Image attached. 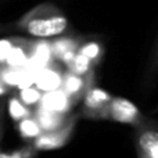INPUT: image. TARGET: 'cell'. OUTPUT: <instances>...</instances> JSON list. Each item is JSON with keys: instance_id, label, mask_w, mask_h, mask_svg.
Segmentation results:
<instances>
[{"instance_id": "cell-1", "label": "cell", "mask_w": 158, "mask_h": 158, "mask_svg": "<svg viewBox=\"0 0 158 158\" xmlns=\"http://www.w3.org/2000/svg\"><path fill=\"white\" fill-rule=\"evenodd\" d=\"M13 29L38 40L57 39L68 35L69 19L61 8L52 3H40L13 22Z\"/></svg>"}, {"instance_id": "cell-2", "label": "cell", "mask_w": 158, "mask_h": 158, "mask_svg": "<svg viewBox=\"0 0 158 158\" xmlns=\"http://www.w3.org/2000/svg\"><path fill=\"white\" fill-rule=\"evenodd\" d=\"M86 119L112 121V122L132 125L135 128L136 125L142 123L146 118L140 112L139 107L132 103L131 100L123 97H112L111 101L106 107H103L101 110L90 114Z\"/></svg>"}, {"instance_id": "cell-3", "label": "cell", "mask_w": 158, "mask_h": 158, "mask_svg": "<svg viewBox=\"0 0 158 158\" xmlns=\"http://www.w3.org/2000/svg\"><path fill=\"white\" fill-rule=\"evenodd\" d=\"M137 158H158V131L154 121L144 119L133 128Z\"/></svg>"}, {"instance_id": "cell-4", "label": "cell", "mask_w": 158, "mask_h": 158, "mask_svg": "<svg viewBox=\"0 0 158 158\" xmlns=\"http://www.w3.org/2000/svg\"><path fill=\"white\" fill-rule=\"evenodd\" d=\"M79 115L77 118L71 121L68 125H65L64 128L57 129L53 132H43L40 136H38L33 142L29 143V146L35 151H46V150H57L61 148L69 142L72 133L75 131Z\"/></svg>"}, {"instance_id": "cell-5", "label": "cell", "mask_w": 158, "mask_h": 158, "mask_svg": "<svg viewBox=\"0 0 158 158\" xmlns=\"http://www.w3.org/2000/svg\"><path fill=\"white\" fill-rule=\"evenodd\" d=\"M93 83H94V75L81 78L71 74L69 71H67L63 72V81H61L60 89L65 93L71 106L74 107L83 100L85 94L93 87Z\"/></svg>"}, {"instance_id": "cell-6", "label": "cell", "mask_w": 158, "mask_h": 158, "mask_svg": "<svg viewBox=\"0 0 158 158\" xmlns=\"http://www.w3.org/2000/svg\"><path fill=\"white\" fill-rule=\"evenodd\" d=\"M33 117L38 121L39 126L42 129V133H43V132H53V131L64 128L74 118H77L78 114H60V112L52 111V110L39 104L33 110Z\"/></svg>"}, {"instance_id": "cell-7", "label": "cell", "mask_w": 158, "mask_h": 158, "mask_svg": "<svg viewBox=\"0 0 158 158\" xmlns=\"http://www.w3.org/2000/svg\"><path fill=\"white\" fill-rule=\"evenodd\" d=\"M32 75L28 68H14L6 64H0V82L4 83L7 87H29L28 83H32Z\"/></svg>"}, {"instance_id": "cell-8", "label": "cell", "mask_w": 158, "mask_h": 158, "mask_svg": "<svg viewBox=\"0 0 158 158\" xmlns=\"http://www.w3.org/2000/svg\"><path fill=\"white\" fill-rule=\"evenodd\" d=\"M33 40L22 38H14V46L8 58L6 60V65L14 67V68H27L31 60Z\"/></svg>"}, {"instance_id": "cell-9", "label": "cell", "mask_w": 158, "mask_h": 158, "mask_svg": "<svg viewBox=\"0 0 158 158\" xmlns=\"http://www.w3.org/2000/svg\"><path fill=\"white\" fill-rule=\"evenodd\" d=\"M111 98H112V96L110 93H107L106 90L93 86L85 94L83 100H82L83 101V106H82V110L78 115L82 118H87L90 114H93V112L101 110L103 107H106L111 101Z\"/></svg>"}, {"instance_id": "cell-10", "label": "cell", "mask_w": 158, "mask_h": 158, "mask_svg": "<svg viewBox=\"0 0 158 158\" xmlns=\"http://www.w3.org/2000/svg\"><path fill=\"white\" fill-rule=\"evenodd\" d=\"M61 81H63V72L54 64L42 69L38 74V77L33 79V82L36 83V89L40 93L42 92L49 93L58 90L61 87Z\"/></svg>"}, {"instance_id": "cell-11", "label": "cell", "mask_w": 158, "mask_h": 158, "mask_svg": "<svg viewBox=\"0 0 158 158\" xmlns=\"http://www.w3.org/2000/svg\"><path fill=\"white\" fill-rule=\"evenodd\" d=\"M82 43V38L72 35H64L61 38L53 39L50 42V50L54 61H60L63 57L72 53H78V49Z\"/></svg>"}, {"instance_id": "cell-12", "label": "cell", "mask_w": 158, "mask_h": 158, "mask_svg": "<svg viewBox=\"0 0 158 158\" xmlns=\"http://www.w3.org/2000/svg\"><path fill=\"white\" fill-rule=\"evenodd\" d=\"M78 53L81 56H83L90 63V65L93 67V69H94L103 63L104 46L101 42L96 40V39H87V40L82 39V43L78 49Z\"/></svg>"}, {"instance_id": "cell-13", "label": "cell", "mask_w": 158, "mask_h": 158, "mask_svg": "<svg viewBox=\"0 0 158 158\" xmlns=\"http://www.w3.org/2000/svg\"><path fill=\"white\" fill-rule=\"evenodd\" d=\"M40 106L46 107V108L52 110V111L60 112V114H69V110L72 108L68 97L61 89L42 94Z\"/></svg>"}, {"instance_id": "cell-14", "label": "cell", "mask_w": 158, "mask_h": 158, "mask_svg": "<svg viewBox=\"0 0 158 158\" xmlns=\"http://www.w3.org/2000/svg\"><path fill=\"white\" fill-rule=\"evenodd\" d=\"M156 36V40L153 43V49H151L150 53V61L147 63V69H146V74H144V89H153L154 85H156V77H157V67H158V42H157Z\"/></svg>"}, {"instance_id": "cell-15", "label": "cell", "mask_w": 158, "mask_h": 158, "mask_svg": "<svg viewBox=\"0 0 158 158\" xmlns=\"http://www.w3.org/2000/svg\"><path fill=\"white\" fill-rule=\"evenodd\" d=\"M18 132H19V135H21V137L29 140V142H33L36 137L42 135V129H40L38 121L35 119L33 115L19 121L18 122Z\"/></svg>"}, {"instance_id": "cell-16", "label": "cell", "mask_w": 158, "mask_h": 158, "mask_svg": "<svg viewBox=\"0 0 158 158\" xmlns=\"http://www.w3.org/2000/svg\"><path fill=\"white\" fill-rule=\"evenodd\" d=\"M67 68H68V71L71 72V74L77 75V77H81V78H86V77H90V75H94V69L90 65V63L83 56L79 54V53H77V56L74 57V60L71 61V64H69Z\"/></svg>"}, {"instance_id": "cell-17", "label": "cell", "mask_w": 158, "mask_h": 158, "mask_svg": "<svg viewBox=\"0 0 158 158\" xmlns=\"http://www.w3.org/2000/svg\"><path fill=\"white\" fill-rule=\"evenodd\" d=\"M8 112H10V117L15 122H19L24 118L33 115V110L27 107L25 104H22L17 96H13V97L8 98Z\"/></svg>"}, {"instance_id": "cell-18", "label": "cell", "mask_w": 158, "mask_h": 158, "mask_svg": "<svg viewBox=\"0 0 158 158\" xmlns=\"http://www.w3.org/2000/svg\"><path fill=\"white\" fill-rule=\"evenodd\" d=\"M42 94H43V93H40L36 87L29 86V87H25V89H21V92L18 93L17 97L19 98V101H21L22 104H25L27 107L35 110L36 107L40 104Z\"/></svg>"}, {"instance_id": "cell-19", "label": "cell", "mask_w": 158, "mask_h": 158, "mask_svg": "<svg viewBox=\"0 0 158 158\" xmlns=\"http://www.w3.org/2000/svg\"><path fill=\"white\" fill-rule=\"evenodd\" d=\"M36 154V151L31 147L29 144L27 147H22L21 150H17L14 153H0V158H33Z\"/></svg>"}, {"instance_id": "cell-20", "label": "cell", "mask_w": 158, "mask_h": 158, "mask_svg": "<svg viewBox=\"0 0 158 158\" xmlns=\"http://www.w3.org/2000/svg\"><path fill=\"white\" fill-rule=\"evenodd\" d=\"M14 46V38L0 39V64H4Z\"/></svg>"}, {"instance_id": "cell-21", "label": "cell", "mask_w": 158, "mask_h": 158, "mask_svg": "<svg viewBox=\"0 0 158 158\" xmlns=\"http://www.w3.org/2000/svg\"><path fill=\"white\" fill-rule=\"evenodd\" d=\"M10 90H11L10 87H7L4 83H2V82H0V97H2V96L8 94V93H10Z\"/></svg>"}, {"instance_id": "cell-22", "label": "cell", "mask_w": 158, "mask_h": 158, "mask_svg": "<svg viewBox=\"0 0 158 158\" xmlns=\"http://www.w3.org/2000/svg\"><path fill=\"white\" fill-rule=\"evenodd\" d=\"M3 135V104L0 103V137Z\"/></svg>"}]
</instances>
